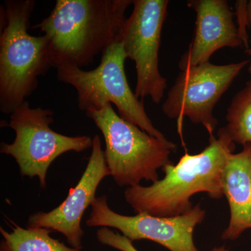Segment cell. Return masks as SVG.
I'll use <instances>...</instances> for the list:
<instances>
[{
    "label": "cell",
    "instance_id": "13",
    "mask_svg": "<svg viewBox=\"0 0 251 251\" xmlns=\"http://www.w3.org/2000/svg\"><path fill=\"white\" fill-rule=\"evenodd\" d=\"M11 232L0 227L3 239L0 251H81L69 248L50 236L51 230L41 227L23 228L14 222Z\"/></svg>",
    "mask_w": 251,
    "mask_h": 251
},
{
    "label": "cell",
    "instance_id": "17",
    "mask_svg": "<svg viewBox=\"0 0 251 251\" xmlns=\"http://www.w3.org/2000/svg\"><path fill=\"white\" fill-rule=\"evenodd\" d=\"M245 52L246 53L251 55V48H249V49L246 50Z\"/></svg>",
    "mask_w": 251,
    "mask_h": 251
},
{
    "label": "cell",
    "instance_id": "12",
    "mask_svg": "<svg viewBox=\"0 0 251 251\" xmlns=\"http://www.w3.org/2000/svg\"><path fill=\"white\" fill-rule=\"evenodd\" d=\"M243 147L240 152L229 155L223 173V190L230 209L224 240H235L251 229V143Z\"/></svg>",
    "mask_w": 251,
    "mask_h": 251
},
{
    "label": "cell",
    "instance_id": "11",
    "mask_svg": "<svg viewBox=\"0 0 251 251\" xmlns=\"http://www.w3.org/2000/svg\"><path fill=\"white\" fill-rule=\"evenodd\" d=\"M187 5L196 12L192 43L181 57V71L204 63L218 50L241 47L244 44L234 23V13L226 0H192Z\"/></svg>",
    "mask_w": 251,
    "mask_h": 251
},
{
    "label": "cell",
    "instance_id": "18",
    "mask_svg": "<svg viewBox=\"0 0 251 251\" xmlns=\"http://www.w3.org/2000/svg\"><path fill=\"white\" fill-rule=\"evenodd\" d=\"M249 73H251V63L250 66H249Z\"/></svg>",
    "mask_w": 251,
    "mask_h": 251
},
{
    "label": "cell",
    "instance_id": "9",
    "mask_svg": "<svg viewBox=\"0 0 251 251\" xmlns=\"http://www.w3.org/2000/svg\"><path fill=\"white\" fill-rule=\"evenodd\" d=\"M91 206L92 211L85 223L88 227H112L131 242L148 239L171 251H199L193 242V233L206 215L200 204L174 217L147 214L122 215L110 209L105 196L96 198Z\"/></svg>",
    "mask_w": 251,
    "mask_h": 251
},
{
    "label": "cell",
    "instance_id": "7",
    "mask_svg": "<svg viewBox=\"0 0 251 251\" xmlns=\"http://www.w3.org/2000/svg\"><path fill=\"white\" fill-rule=\"evenodd\" d=\"M249 63V59L225 65L209 62L181 71L163 104V113L176 119L179 129L188 117L202 125L211 136L218 125L214 107Z\"/></svg>",
    "mask_w": 251,
    "mask_h": 251
},
{
    "label": "cell",
    "instance_id": "14",
    "mask_svg": "<svg viewBox=\"0 0 251 251\" xmlns=\"http://www.w3.org/2000/svg\"><path fill=\"white\" fill-rule=\"evenodd\" d=\"M226 120L225 129L234 143H251V80L232 99Z\"/></svg>",
    "mask_w": 251,
    "mask_h": 251
},
{
    "label": "cell",
    "instance_id": "8",
    "mask_svg": "<svg viewBox=\"0 0 251 251\" xmlns=\"http://www.w3.org/2000/svg\"><path fill=\"white\" fill-rule=\"evenodd\" d=\"M168 3V0H133V11L126 20L120 38L127 58L135 64V96L141 99L150 97L156 104L161 101L167 87L158 67V52Z\"/></svg>",
    "mask_w": 251,
    "mask_h": 251
},
{
    "label": "cell",
    "instance_id": "2",
    "mask_svg": "<svg viewBox=\"0 0 251 251\" xmlns=\"http://www.w3.org/2000/svg\"><path fill=\"white\" fill-rule=\"evenodd\" d=\"M235 150L224 127L218 138H209V144L197 154L185 153L177 164L171 163L162 168L164 177L149 186L140 184L125 191L126 201L137 214L158 217H174L193 209L191 198L207 193L211 199L224 196L222 176L227 158Z\"/></svg>",
    "mask_w": 251,
    "mask_h": 251
},
{
    "label": "cell",
    "instance_id": "10",
    "mask_svg": "<svg viewBox=\"0 0 251 251\" xmlns=\"http://www.w3.org/2000/svg\"><path fill=\"white\" fill-rule=\"evenodd\" d=\"M110 175L100 137L93 138L92 153L83 174L75 187L69 190L62 204L49 212L39 211L28 219V227L56 231L67 238L74 249L81 250L83 229L81 226L85 210L96 199V192L104 178Z\"/></svg>",
    "mask_w": 251,
    "mask_h": 251
},
{
    "label": "cell",
    "instance_id": "5",
    "mask_svg": "<svg viewBox=\"0 0 251 251\" xmlns=\"http://www.w3.org/2000/svg\"><path fill=\"white\" fill-rule=\"evenodd\" d=\"M126 54L121 42L110 46L102 54L100 64L90 71L74 67L57 68V79L76 90L77 104L82 111L99 110L114 104L119 115L141 129L168 143L164 135L155 128L145 111L143 100L130 89L126 75Z\"/></svg>",
    "mask_w": 251,
    "mask_h": 251
},
{
    "label": "cell",
    "instance_id": "3",
    "mask_svg": "<svg viewBox=\"0 0 251 251\" xmlns=\"http://www.w3.org/2000/svg\"><path fill=\"white\" fill-rule=\"evenodd\" d=\"M34 0H6L0 35V110L11 115L37 89L52 67L47 36L28 29Z\"/></svg>",
    "mask_w": 251,
    "mask_h": 251
},
{
    "label": "cell",
    "instance_id": "6",
    "mask_svg": "<svg viewBox=\"0 0 251 251\" xmlns=\"http://www.w3.org/2000/svg\"><path fill=\"white\" fill-rule=\"evenodd\" d=\"M54 112L49 108H31L25 101L10 115L8 126L16 133L11 144L1 143L0 151L16 160L23 176H38L45 188L50 166L68 151L82 152L93 145L90 136H67L51 129Z\"/></svg>",
    "mask_w": 251,
    "mask_h": 251
},
{
    "label": "cell",
    "instance_id": "15",
    "mask_svg": "<svg viewBox=\"0 0 251 251\" xmlns=\"http://www.w3.org/2000/svg\"><path fill=\"white\" fill-rule=\"evenodd\" d=\"M97 239L104 245L109 246L121 251H139L135 249L133 242L125 236L111 230L108 227H100L97 232ZM212 251H229L224 246L215 247Z\"/></svg>",
    "mask_w": 251,
    "mask_h": 251
},
{
    "label": "cell",
    "instance_id": "16",
    "mask_svg": "<svg viewBox=\"0 0 251 251\" xmlns=\"http://www.w3.org/2000/svg\"><path fill=\"white\" fill-rule=\"evenodd\" d=\"M237 17L238 29L242 36L244 44L247 49L248 47V36L246 31V27L249 26L251 21V1L248 4L247 1H238L236 3V13L234 14Z\"/></svg>",
    "mask_w": 251,
    "mask_h": 251
},
{
    "label": "cell",
    "instance_id": "1",
    "mask_svg": "<svg viewBox=\"0 0 251 251\" xmlns=\"http://www.w3.org/2000/svg\"><path fill=\"white\" fill-rule=\"evenodd\" d=\"M133 0H57L49 16L33 29L49 41L52 67H88L99 54L120 42Z\"/></svg>",
    "mask_w": 251,
    "mask_h": 251
},
{
    "label": "cell",
    "instance_id": "4",
    "mask_svg": "<svg viewBox=\"0 0 251 251\" xmlns=\"http://www.w3.org/2000/svg\"><path fill=\"white\" fill-rule=\"evenodd\" d=\"M85 114L103 134L107 166L118 186L130 187L142 180L156 182L158 170L173 163L170 156L176 150L174 143L161 141L124 120L112 104Z\"/></svg>",
    "mask_w": 251,
    "mask_h": 251
}]
</instances>
